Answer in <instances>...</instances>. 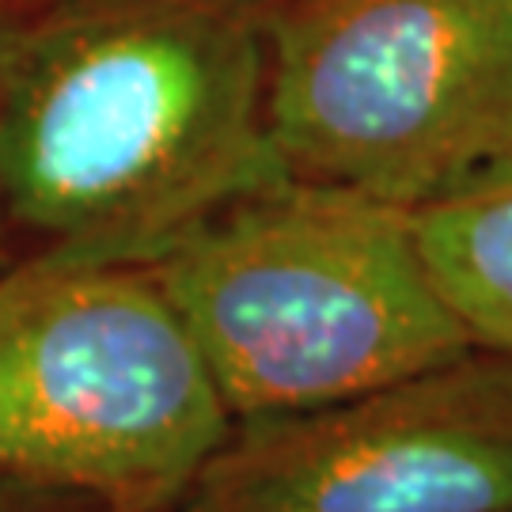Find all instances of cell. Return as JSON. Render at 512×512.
Masks as SVG:
<instances>
[{
	"label": "cell",
	"mask_w": 512,
	"mask_h": 512,
	"mask_svg": "<svg viewBox=\"0 0 512 512\" xmlns=\"http://www.w3.org/2000/svg\"><path fill=\"white\" fill-rule=\"evenodd\" d=\"M266 122L289 179L418 213L512 156V0H285Z\"/></svg>",
	"instance_id": "277c9868"
},
{
	"label": "cell",
	"mask_w": 512,
	"mask_h": 512,
	"mask_svg": "<svg viewBox=\"0 0 512 512\" xmlns=\"http://www.w3.org/2000/svg\"><path fill=\"white\" fill-rule=\"evenodd\" d=\"M232 414L148 266H0V478L179 512Z\"/></svg>",
	"instance_id": "3957f363"
},
{
	"label": "cell",
	"mask_w": 512,
	"mask_h": 512,
	"mask_svg": "<svg viewBox=\"0 0 512 512\" xmlns=\"http://www.w3.org/2000/svg\"><path fill=\"white\" fill-rule=\"evenodd\" d=\"M19 27H23V16H19L16 0H0V88H4V73H8V61L16 50Z\"/></svg>",
	"instance_id": "ba28073f"
},
{
	"label": "cell",
	"mask_w": 512,
	"mask_h": 512,
	"mask_svg": "<svg viewBox=\"0 0 512 512\" xmlns=\"http://www.w3.org/2000/svg\"><path fill=\"white\" fill-rule=\"evenodd\" d=\"M179 512H512V353L471 346L342 403L232 421Z\"/></svg>",
	"instance_id": "5b68a950"
},
{
	"label": "cell",
	"mask_w": 512,
	"mask_h": 512,
	"mask_svg": "<svg viewBox=\"0 0 512 512\" xmlns=\"http://www.w3.org/2000/svg\"><path fill=\"white\" fill-rule=\"evenodd\" d=\"M69 505V497L46 494V490H31L0 478V512H57Z\"/></svg>",
	"instance_id": "52a82bcc"
},
{
	"label": "cell",
	"mask_w": 512,
	"mask_h": 512,
	"mask_svg": "<svg viewBox=\"0 0 512 512\" xmlns=\"http://www.w3.org/2000/svg\"><path fill=\"white\" fill-rule=\"evenodd\" d=\"M148 270L232 421L319 410L471 349L414 213L346 186L285 179Z\"/></svg>",
	"instance_id": "7a4b0ae2"
},
{
	"label": "cell",
	"mask_w": 512,
	"mask_h": 512,
	"mask_svg": "<svg viewBox=\"0 0 512 512\" xmlns=\"http://www.w3.org/2000/svg\"><path fill=\"white\" fill-rule=\"evenodd\" d=\"M262 0H46L0 88V217L35 255L156 266L285 183Z\"/></svg>",
	"instance_id": "6da1fadb"
},
{
	"label": "cell",
	"mask_w": 512,
	"mask_h": 512,
	"mask_svg": "<svg viewBox=\"0 0 512 512\" xmlns=\"http://www.w3.org/2000/svg\"><path fill=\"white\" fill-rule=\"evenodd\" d=\"M414 232L471 346L512 353V156L418 209Z\"/></svg>",
	"instance_id": "8992f818"
}]
</instances>
